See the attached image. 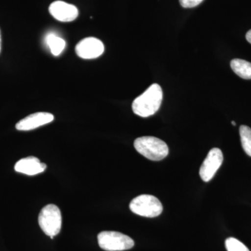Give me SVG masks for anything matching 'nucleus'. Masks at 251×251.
Here are the masks:
<instances>
[{"instance_id": "7ed1b4c3", "label": "nucleus", "mask_w": 251, "mask_h": 251, "mask_svg": "<svg viewBox=\"0 0 251 251\" xmlns=\"http://www.w3.org/2000/svg\"><path fill=\"white\" fill-rule=\"evenodd\" d=\"M38 221L43 232L51 239L57 235L62 228V214L58 206L54 204L44 206L41 209Z\"/></svg>"}, {"instance_id": "f8f14e48", "label": "nucleus", "mask_w": 251, "mask_h": 251, "mask_svg": "<svg viewBox=\"0 0 251 251\" xmlns=\"http://www.w3.org/2000/svg\"><path fill=\"white\" fill-rule=\"evenodd\" d=\"M46 44L50 50L51 53L54 56L59 55L65 49V41L55 34H48L46 38Z\"/></svg>"}, {"instance_id": "ddd939ff", "label": "nucleus", "mask_w": 251, "mask_h": 251, "mask_svg": "<svg viewBox=\"0 0 251 251\" xmlns=\"http://www.w3.org/2000/svg\"><path fill=\"white\" fill-rule=\"evenodd\" d=\"M241 143L244 151L251 156V128L246 125L241 126L239 128Z\"/></svg>"}, {"instance_id": "9b49d317", "label": "nucleus", "mask_w": 251, "mask_h": 251, "mask_svg": "<svg viewBox=\"0 0 251 251\" xmlns=\"http://www.w3.org/2000/svg\"><path fill=\"white\" fill-rule=\"evenodd\" d=\"M231 68L236 74L243 79H251V63L241 59H234L231 61Z\"/></svg>"}, {"instance_id": "dca6fc26", "label": "nucleus", "mask_w": 251, "mask_h": 251, "mask_svg": "<svg viewBox=\"0 0 251 251\" xmlns=\"http://www.w3.org/2000/svg\"><path fill=\"white\" fill-rule=\"evenodd\" d=\"M246 39H247V40L251 44V29L247 33Z\"/></svg>"}, {"instance_id": "4468645a", "label": "nucleus", "mask_w": 251, "mask_h": 251, "mask_svg": "<svg viewBox=\"0 0 251 251\" xmlns=\"http://www.w3.org/2000/svg\"><path fill=\"white\" fill-rule=\"evenodd\" d=\"M226 248L227 251H250L242 242L233 237L226 239Z\"/></svg>"}, {"instance_id": "20e7f679", "label": "nucleus", "mask_w": 251, "mask_h": 251, "mask_svg": "<svg viewBox=\"0 0 251 251\" xmlns=\"http://www.w3.org/2000/svg\"><path fill=\"white\" fill-rule=\"evenodd\" d=\"M129 207L132 212L144 217H156L163 211L159 200L151 195H140L135 198L130 202Z\"/></svg>"}, {"instance_id": "1a4fd4ad", "label": "nucleus", "mask_w": 251, "mask_h": 251, "mask_svg": "<svg viewBox=\"0 0 251 251\" xmlns=\"http://www.w3.org/2000/svg\"><path fill=\"white\" fill-rule=\"evenodd\" d=\"M54 120L53 115L49 112H36L25 117L16 125V129L27 131L50 123Z\"/></svg>"}, {"instance_id": "f257e3e1", "label": "nucleus", "mask_w": 251, "mask_h": 251, "mask_svg": "<svg viewBox=\"0 0 251 251\" xmlns=\"http://www.w3.org/2000/svg\"><path fill=\"white\" fill-rule=\"evenodd\" d=\"M163 90L158 84H153L133 100L132 109L135 115L148 117L154 115L161 107Z\"/></svg>"}, {"instance_id": "f3484780", "label": "nucleus", "mask_w": 251, "mask_h": 251, "mask_svg": "<svg viewBox=\"0 0 251 251\" xmlns=\"http://www.w3.org/2000/svg\"><path fill=\"white\" fill-rule=\"evenodd\" d=\"M1 30H0V53H1Z\"/></svg>"}, {"instance_id": "0eeeda50", "label": "nucleus", "mask_w": 251, "mask_h": 251, "mask_svg": "<svg viewBox=\"0 0 251 251\" xmlns=\"http://www.w3.org/2000/svg\"><path fill=\"white\" fill-rule=\"evenodd\" d=\"M103 42L97 38L87 37L81 40L75 46V52L80 58L96 59L103 53Z\"/></svg>"}, {"instance_id": "a211bd4d", "label": "nucleus", "mask_w": 251, "mask_h": 251, "mask_svg": "<svg viewBox=\"0 0 251 251\" xmlns=\"http://www.w3.org/2000/svg\"><path fill=\"white\" fill-rule=\"evenodd\" d=\"M232 125L233 126H236L235 122L232 121Z\"/></svg>"}, {"instance_id": "2eb2a0df", "label": "nucleus", "mask_w": 251, "mask_h": 251, "mask_svg": "<svg viewBox=\"0 0 251 251\" xmlns=\"http://www.w3.org/2000/svg\"><path fill=\"white\" fill-rule=\"evenodd\" d=\"M203 0H179L180 4L182 7L186 8V9H189V8L196 7L200 4H201Z\"/></svg>"}, {"instance_id": "6e6552de", "label": "nucleus", "mask_w": 251, "mask_h": 251, "mask_svg": "<svg viewBox=\"0 0 251 251\" xmlns=\"http://www.w3.org/2000/svg\"><path fill=\"white\" fill-rule=\"evenodd\" d=\"M49 12L51 16L60 22H72L78 16V9L74 5L63 1H55L50 5Z\"/></svg>"}, {"instance_id": "39448f33", "label": "nucleus", "mask_w": 251, "mask_h": 251, "mask_svg": "<svg viewBox=\"0 0 251 251\" xmlns=\"http://www.w3.org/2000/svg\"><path fill=\"white\" fill-rule=\"evenodd\" d=\"M99 247L106 251L128 250L134 247V241L128 236L115 231H103L98 234Z\"/></svg>"}, {"instance_id": "f03ea898", "label": "nucleus", "mask_w": 251, "mask_h": 251, "mask_svg": "<svg viewBox=\"0 0 251 251\" xmlns=\"http://www.w3.org/2000/svg\"><path fill=\"white\" fill-rule=\"evenodd\" d=\"M136 151L153 161H161L169 153V148L163 140L152 136L137 138L134 142Z\"/></svg>"}, {"instance_id": "423d86ee", "label": "nucleus", "mask_w": 251, "mask_h": 251, "mask_svg": "<svg viewBox=\"0 0 251 251\" xmlns=\"http://www.w3.org/2000/svg\"><path fill=\"white\" fill-rule=\"evenodd\" d=\"M224 161V155L219 148L209 151L200 169V176L204 181H210Z\"/></svg>"}, {"instance_id": "9d476101", "label": "nucleus", "mask_w": 251, "mask_h": 251, "mask_svg": "<svg viewBox=\"0 0 251 251\" xmlns=\"http://www.w3.org/2000/svg\"><path fill=\"white\" fill-rule=\"evenodd\" d=\"M14 169L18 173L33 176L45 171L46 165L41 163L36 157L29 156L18 161L15 165Z\"/></svg>"}]
</instances>
